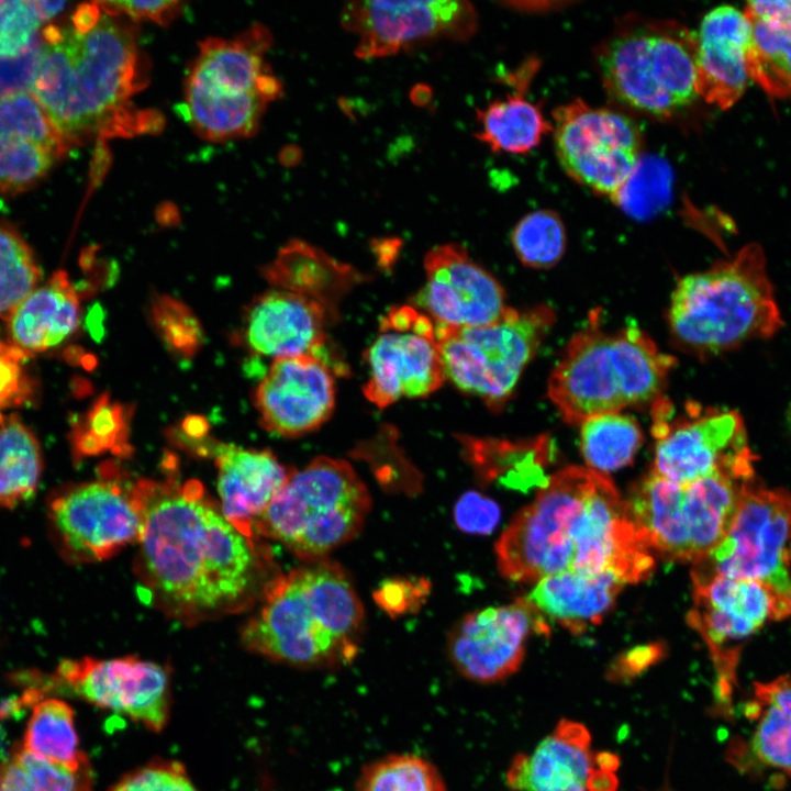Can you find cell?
I'll return each mask as SVG.
<instances>
[{
	"label": "cell",
	"instance_id": "cell-1",
	"mask_svg": "<svg viewBox=\"0 0 791 791\" xmlns=\"http://www.w3.org/2000/svg\"><path fill=\"white\" fill-rule=\"evenodd\" d=\"M137 543L151 600L185 621L236 612L279 575L269 553L237 531L196 480L154 483Z\"/></svg>",
	"mask_w": 791,
	"mask_h": 791
},
{
	"label": "cell",
	"instance_id": "cell-2",
	"mask_svg": "<svg viewBox=\"0 0 791 791\" xmlns=\"http://www.w3.org/2000/svg\"><path fill=\"white\" fill-rule=\"evenodd\" d=\"M502 577L537 582L560 573L646 580L655 560L613 482L599 471L567 467L548 477L495 543Z\"/></svg>",
	"mask_w": 791,
	"mask_h": 791
},
{
	"label": "cell",
	"instance_id": "cell-3",
	"mask_svg": "<svg viewBox=\"0 0 791 791\" xmlns=\"http://www.w3.org/2000/svg\"><path fill=\"white\" fill-rule=\"evenodd\" d=\"M42 40L30 89L68 146L159 130L158 114L132 101L148 81V63L122 16L82 3Z\"/></svg>",
	"mask_w": 791,
	"mask_h": 791
},
{
	"label": "cell",
	"instance_id": "cell-4",
	"mask_svg": "<svg viewBox=\"0 0 791 791\" xmlns=\"http://www.w3.org/2000/svg\"><path fill=\"white\" fill-rule=\"evenodd\" d=\"M365 611L343 567L328 558L279 573L242 628L245 647L298 668H337L357 656Z\"/></svg>",
	"mask_w": 791,
	"mask_h": 791
},
{
	"label": "cell",
	"instance_id": "cell-5",
	"mask_svg": "<svg viewBox=\"0 0 791 791\" xmlns=\"http://www.w3.org/2000/svg\"><path fill=\"white\" fill-rule=\"evenodd\" d=\"M668 321L678 345L701 357L776 334L782 320L761 246L747 244L729 259L681 278Z\"/></svg>",
	"mask_w": 791,
	"mask_h": 791
},
{
	"label": "cell",
	"instance_id": "cell-6",
	"mask_svg": "<svg viewBox=\"0 0 791 791\" xmlns=\"http://www.w3.org/2000/svg\"><path fill=\"white\" fill-rule=\"evenodd\" d=\"M675 358L636 326L605 332L598 319L575 334L548 380V397L570 424L660 399Z\"/></svg>",
	"mask_w": 791,
	"mask_h": 791
},
{
	"label": "cell",
	"instance_id": "cell-7",
	"mask_svg": "<svg viewBox=\"0 0 791 791\" xmlns=\"http://www.w3.org/2000/svg\"><path fill=\"white\" fill-rule=\"evenodd\" d=\"M270 32L254 25L231 37H209L185 81L186 119L202 138L214 142L253 135L282 85L267 63Z\"/></svg>",
	"mask_w": 791,
	"mask_h": 791
},
{
	"label": "cell",
	"instance_id": "cell-8",
	"mask_svg": "<svg viewBox=\"0 0 791 791\" xmlns=\"http://www.w3.org/2000/svg\"><path fill=\"white\" fill-rule=\"evenodd\" d=\"M697 41L686 25L665 19L625 18L597 53L609 96L644 115L668 119L699 97Z\"/></svg>",
	"mask_w": 791,
	"mask_h": 791
},
{
	"label": "cell",
	"instance_id": "cell-9",
	"mask_svg": "<svg viewBox=\"0 0 791 791\" xmlns=\"http://www.w3.org/2000/svg\"><path fill=\"white\" fill-rule=\"evenodd\" d=\"M370 503L366 484L346 460L320 456L293 470L255 521L254 532L312 562L326 558L360 532Z\"/></svg>",
	"mask_w": 791,
	"mask_h": 791
},
{
	"label": "cell",
	"instance_id": "cell-10",
	"mask_svg": "<svg viewBox=\"0 0 791 791\" xmlns=\"http://www.w3.org/2000/svg\"><path fill=\"white\" fill-rule=\"evenodd\" d=\"M751 480L717 471L676 483L650 471L632 486L626 511L651 553L694 564L725 538L743 487Z\"/></svg>",
	"mask_w": 791,
	"mask_h": 791
},
{
	"label": "cell",
	"instance_id": "cell-11",
	"mask_svg": "<svg viewBox=\"0 0 791 791\" xmlns=\"http://www.w3.org/2000/svg\"><path fill=\"white\" fill-rule=\"evenodd\" d=\"M554 320V311L541 305L509 308L501 319L483 326L435 325L446 379L491 410H501Z\"/></svg>",
	"mask_w": 791,
	"mask_h": 791
},
{
	"label": "cell",
	"instance_id": "cell-12",
	"mask_svg": "<svg viewBox=\"0 0 791 791\" xmlns=\"http://www.w3.org/2000/svg\"><path fill=\"white\" fill-rule=\"evenodd\" d=\"M562 169L578 183L617 204L643 158V134L628 115L575 99L553 112Z\"/></svg>",
	"mask_w": 791,
	"mask_h": 791
},
{
	"label": "cell",
	"instance_id": "cell-13",
	"mask_svg": "<svg viewBox=\"0 0 791 791\" xmlns=\"http://www.w3.org/2000/svg\"><path fill=\"white\" fill-rule=\"evenodd\" d=\"M154 483L113 477L60 492L51 502L49 517L63 550L80 561H99L138 542Z\"/></svg>",
	"mask_w": 791,
	"mask_h": 791
},
{
	"label": "cell",
	"instance_id": "cell-14",
	"mask_svg": "<svg viewBox=\"0 0 791 791\" xmlns=\"http://www.w3.org/2000/svg\"><path fill=\"white\" fill-rule=\"evenodd\" d=\"M694 571L765 582L790 595L791 494L747 482L725 538Z\"/></svg>",
	"mask_w": 791,
	"mask_h": 791
},
{
	"label": "cell",
	"instance_id": "cell-15",
	"mask_svg": "<svg viewBox=\"0 0 791 791\" xmlns=\"http://www.w3.org/2000/svg\"><path fill=\"white\" fill-rule=\"evenodd\" d=\"M655 459L650 471L676 483H688L717 471L754 478V459L742 416L733 410L689 406L670 419L669 404L655 401Z\"/></svg>",
	"mask_w": 791,
	"mask_h": 791
},
{
	"label": "cell",
	"instance_id": "cell-16",
	"mask_svg": "<svg viewBox=\"0 0 791 791\" xmlns=\"http://www.w3.org/2000/svg\"><path fill=\"white\" fill-rule=\"evenodd\" d=\"M365 360L369 375L363 392L380 409L402 398L427 397L446 380L435 323L413 307L392 308L381 317Z\"/></svg>",
	"mask_w": 791,
	"mask_h": 791
},
{
	"label": "cell",
	"instance_id": "cell-17",
	"mask_svg": "<svg viewBox=\"0 0 791 791\" xmlns=\"http://www.w3.org/2000/svg\"><path fill=\"white\" fill-rule=\"evenodd\" d=\"M342 26L357 38L361 59L398 54L437 40L464 42L475 35L478 14L468 1H350Z\"/></svg>",
	"mask_w": 791,
	"mask_h": 791
},
{
	"label": "cell",
	"instance_id": "cell-18",
	"mask_svg": "<svg viewBox=\"0 0 791 791\" xmlns=\"http://www.w3.org/2000/svg\"><path fill=\"white\" fill-rule=\"evenodd\" d=\"M56 679L91 704L121 713L159 732L169 717L171 695L167 670L133 656L63 660Z\"/></svg>",
	"mask_w": 791,
	"mask_h": 791
},
{
	"label": "cell",
	"instance_id": "cell-19",
	"mask_svg": "<svg viewBox=\"0 0 791 791\" xmlns=\"http://www.w3.org/2000/svg\"><path fill=\"white\" fill-rule=\"evenodd\" d=\"M693 608L688 623L699 632L721 668L735 657L726 645L756 633L767 621L791 614L790 595L751 579L692 570Z\"/></svg>",
	"mask_w": 791,
	"mask_h": 791
},
{
	"label": "cell",
	"instance_id": "cell-20",
	"mask_svg": "<svg viewBox=\"0 0 791 791\" xmlns=\"http://www.w3.org/2000/svg\"><path fill=\"white\" fill-rule=\"evenodd\" d=\"M424 269L425 283L413 303L435 325L483 326L501 319L509 309L502 286L460 244L432 247L424 256Z\"/></svg>",
	"mask_w": 791,
	"mask_h": 791
},
{
	"label": "cell",
	"instance_id": "cell-21",
	"mask_svg": "<svg viewBox=\"0 0 791 791\" xmlns=\"http://www.w3.org/2000/svg\"><path fill=\"white\" fill-rule=\"evenodd\" d=\"M532 631L548 633L544 619L523 598L464 616L449 632L448 658L468 680L494 683L521 666Z\"/></svg>",
	"mask_w": 791,
	"mask_h": 791
},
{
	"label": "cell",
	"instance_id": "cell-22",
	"mask_svg": "<svg viewBox=\"0 0 791 791\" xmlns=\"http://www.w3.org/2000/svg\"><path fill=\"white\" fill-rule=\"evenodd\" d=\"M254 396L266 431L285 437L301 436L317 430L333 414L334 372L321 353L277 358Z\"/></svg>",
	"mask_w": 791,
	"mask_h": 791
},
{
	"label": "cell",
	"instance_id": "cell-23",
	"mask_svg": "<svg viewBox=\"0 0 791 791\" xmlns=\"http://www.w3.org/2000/svg\"><path fill=\"white\" fill-rule=\"evenodd\" d=\"M332 319L317 302L274 289L253 299L242 319L238 342L255 356L274 359L319 354Z\"/></svg>",
	"mask_w": 791,
	"mask_h": 791
},
{
	"label": "cell",
	"instance_id": "cell-24",
	"mask_svg": "<svg viewBox=\"0 0 791 791\" xmlns=\"http://www.w3.org/2000/svg\"><path fill=\"white\" fill-rule=\"evenodd\" d=\"M753 25L743 10L720 5L709 11L695 32V83L699 97L722 110L733 107L750 79Z\"/></svg>",
	"mask_w": 791,
	"mask_h": 791
},
{
	"label": "cell",
	"instance_id": "cell-25",
	"mask_svg": "<svg viewBox=\"0 0 791 791\" xmlns=\"http://www.w3.org/2000/svg\"><path fill=\"white\" fill-rule=\"evenodd\" d=\"M215 457L221 512L237 531L254 538L255 521L282 490L293 470L269 449L222 444Z\"/></svg>",
	"mask_w": 791,
	"mask_h": 791
},
{
	"label": "cell",
	"instance_id": "cell-26",
	"mask_svg": "<svg viewBox=\"0 0 791 791\" xmlns=\"http://www.w3.org/2000/svg\"><path fill=\"white\" fill-rule=\"evenodd\" d=\"M626 583L615 573L560 572L545 577L524 598L539 615L581 634L599 624Z\"/></svg>",
	"mask_w": 791,
	"mask_h": 791
},
{
	"label": "cell",
	"instance_id": "cell-27",
	"mask_svg": "<svg viewBox=\"0 0 791 791\" xmlns=\"http://www.w3.org/2000/svg\"><path fill=\"white\" fill-rule=\"evenodd\" d=\"M79 298L67 272H55L8 317L9 342L31 356L57 346L79 324Z\"/></svg>",
	"mask_w": 791,
	"mask_h": 791
},
{
	"label": "cell",
	"instance_id": "cell-28",
	"mask_svg": "<svg viewBox=\"0 0 791 791\" xmlns=\"http://www.w3.org/2000/svg\"><path fill=\"white\" fill-rule=\"evenodd\" d=\"M261 272L276 289L290 291L321 304L334 316L338 300L357 281L358 274L321 248L290 239Z\"/></svg>",
	"mask_w": 791,
	"mask_h": 791
},
{
	"label": "cell",
	"instance_id": "cell-29",
	"mask_svg": "<svg viewBox=\"0 0 791 791\" xmlns=\"http://www.w3.org/2000/svg\"><path fill=\"white\" fill-rule=\"evenodd\" d=\"M463 456L483 484L498 482L509 488L525 490L542 483L546 465L552 457L548 439L510 442L469 435L456 436Z\"/></svg>",
	"mask_w": 791,
	"mask_h": 791
},
{
	"label": "cell",
	"instance_id": "cell-30",
	"mask_svg": "<svg viewBox=\"0 0 791 791\" xmlns=\"http://www.w3.org/2000/svg\"><path fill=\"white\" fill-rule=\"evenodd\" d=\"M521 81L515 93L477 110L479 130L475 136L492 152L525 154L553 131L541 107L524 97L526 85Z\"/></svg>",
	"mask_w": 791,
	"mask_h": 791
},
{
	"label": "cell",
	"instance_id": "cell-31",
	"mask_svg": "<svg viewBox=\"0 0 791 791\" xmlns=\"http://www.w3.org/2000/svg\"><path fill=\"white\" fill-rule=\"evenodd\" d=\"M42 471L40 444L15 414L0 412V505L12 508L36 490Z\"/></svg>",
	"mask_w": 791,
	"mask_h": 791
},
{
	"label": "cell",
	"instance_id": "cell-32",
	"mask_svg": "<svg viewBox=\"0 0 791 791\" xmlns=\"http://www.w3.org/2000/svg\"><path fill=\"white\" fill-rule=\"evenodd\" d=\"M22 745L35 755L74 769L89 765L79 747L74 710L60 699H45L33 706Z\"/></svg>",
	"mask_w": 791,
	"mask_h": 791
},
{
	"label": "cell",
	"instance_id": "cell-33",
	"mask_svg": "<svg viewBox=\"0 0 791 791\" xmlns=\"http://www.w3.org/2000/svg\"><path fill=\"white\" fill-rule=\"evenodd\" d=\"M579 426L583 459L590 469L601 474L631 464L643 442L636 420L621 412L588 417Z\"/></svg>",
	"mask_w": 791,
	"mask_h": 791
},
{
	"label": "cell",
	"instance_id": "cell-34",
	"mask_svg": "<svg viewBox=\"0 0 791 791\" xmlns=\"http://www.w3.org/2000/svg\"><path fill=\"white\" fill-rule=\"evenodd\" d=\"M90 765L78 769L33 754L22 743L0 765V791H92Z\"/></svg>",
	"mask_w": 791,
	"mask_h": 791
},
{
	"label": "cell",
	"instance_id": "cell-35",
	"mask_svg": "<svg viewBox=\"0 0 791 791\" xmlns=\"http://www.w3.org/2000/svg\"><path fill=\"white\" fill-rule=\"evenodd\" d=\"M592 762L589 747L547 736L530 758V791H586Z\"/></svg>",
	"mask_w": 791,
	"mask_h": 791
},
{
	"label": "cell",
	"instance_id": "cell-36",
	"mask_svg": "<svg viewBox=\"0 0 791 791\" xmlns=\"http://www.w3.org/2000/svg\"><path fill=\"white\" fill-rule=\"evenodd\" d=\"M354 791H447L439 769L414 754H389L365 765Z\"/></svg>",
	"mask_w": 791,
	"mask_h": 791
},
{
	"label": "cell",
	"instance_id": "cell-37",
	"mask_svg": "<svg viewBox=\"0 0 791 791\" xmlns=\"http://www.w3.org/2000/svg\"><path fill=\"white\" fill-rule=\"evenodd\" d=\"M751 25V81L769 96L791 99V29H773L756 22Z\"/></svg>",
	"mask_w": 791,
	"mask_h": 791
},
{
	"label": "cell",
	"instance_id": "cell-38",
	"mask_svg": "<svg viewBox=\"0 0 791 791\" xmlns=\"http://www.w3.org/2000/svg\"><path fill=\"white\" fill-rule=\"evenodd\" d=\"M0 136L40 145L58 156L68 148L41 103L24 90L0 97Z\"/></svg>",
	"mask_w": 791,
	"mask_h": 791
},
{
	"label": "cell",
	"instance_id": "cell-39",
	"mask_svg": "<svg viewBox=\"0 0 791 791\" xmlns=\"http://www.w3.org/2000/svg\"><path fill=\"white\" fill-rule=\"evenodd\" d=\"M513 248L520 260L532 268L545 269L556 265L566 248V232L558 214L537 210L526 214L511 234Z\"/></svg>",
	"mask_w": 791,
	"mask_h": 791
},
{
	"label": "cell",
	"instance_id": "cell-40",
	"mask_svg": "<svg viewBox=\"0 0 791 791\" xmlns=\"http://www.w3.org/2000/svg\"><path fill=\"white\" fill-rule=\"evenodd\" d=\"M41 279L33 252L13 230L0 225V317H8Z\"/></svg>",
	"mask_w": 791,
	"mask_h": 791
},
{
	"label": "cell",
	"instance_id": "cell-41",
	"mask_svg": "<svg viewBox=\"0 0 791 791\" xmlns=\"http://www.w3.org/2000/svg\"><path fill=\"white\" fill-rule=\"evenodd\" d=\"M131 410L100 396L74 428V444L79 455H94L110 448L123 450Z\"/></svg>",
	"mask_w": 791,
	"mask_h": 791
},
{
	"label": "cell",
	"instance_id": "cell-42",
	"mask_svg": "<svg viewBox=\"0 0 791 791\" xmlns=\"http://www.w3.org/2000/svg\"><path fill=\"white\" fill-rule=\"evenodd\" d=\"M57 157L40 145L0 136V192L16 193L34 186Z\"/></svg>",
	"mask_w": 791,
	"mask_h": 791
},
{
	"label": "cell",
	"instance_id": "cell-43",
	"mask_svg": "<svg viewBox=\"0 0 791 791\" xmlns=\"http://www.w3.org/2000/svg\"><path fill=\"white\" fill-rule=\"evenodd\" d=\"M152 320L167 349L177 357L191 359L201 348L200 321L182 301L159 294L152 302Z\"/></svg>",
	"mask_w": 791,
	"mask_h": 791
},
{
	"label": "cell",
	"instance_id": "cell-44",
	"mask_svg": "<svg viewBox=\"0 0 791 791\" xmlns=\"http://www.w3.org/2000/svg\"><path fill=\"white\" fill-rule=\"evenodd\" d=\"M751 747L764 765L791 775V714L762 706Z\"/></svg>",
	"mask_w": 791,
	"mask_h": 791
},
{
	"label": "cell",
	"instance_id": "cell-45",
	"mask_svg": "<svg viewBox=\"0 0 791 791\" xmlns=\"http://www.w3.org/2000/svg\"><path fill=\"white\" fill-rule=\"evenodd\" d=\"M668 185L667 168L643 157L625 186L617 205L634 216L649 215L660 207L659 201L667 197Z\"/></svg>",
	"mask_w": 791,
	"mask_h": 791
},
{
	"label": "cell",
	"instance_id": "cell-46",
	"mask_svg": "<svg viewBox=\"0 0 791 791\" xmlns=\"http://www.w3.org/2000/svg\"><path fill=\"white\" fill-rule=\"evenodd\" d=\"M41 22L33 1H0V58L26 53Z\"/></svg>",
	"mask_w": 791,
	"mask_h": 791
},
{
	"label": "cell",
	"instance_id": "cell-47",
	"mask_svg": "<svg viewBox=\"0 0 791 791\" xmlns=\"http://www.w3.org/2000/svg\"><path fill=\"white\" fill-rule=\"evenodd\" d=\"M109 791H199L185 767L174 760L156 759L125 773Z\"/></svg>",
	"mask_w": 791,
	"mask_h": 791
},
{
	"label": "cell",
	"instance_id": "cell-48",
	"mask_svg": "<svg viewBox=\"0 0 791 791\" xmlns=\"http://www.w3.org/2000/svg\"><path fill=\"white\" fill-rule=\"evenodd\" d=\"M29 355L10 342L0 341V411L29 403L35 394V382L25 363Z\"/></svg>",
	"mask_w": 791,
	"mask_h": 791
},
{
	"label": "cell",
	"instance_id": "cell-49",
	"mask_svg": "<svg viewBox=\"0 0 791 791\" xmlns=\"http://www.w3.org/2000/svg\"><path fill=\"white\" fill-rule=\"evenodd\" d=\"M457 527L471 535H488L498 525L500 508L490 498L468 491L460 495L454 508Z\"/></svg>",
	"mask_w": 791,
	"mask_h": 791
},
{
	"label": "cell",
	"instance_id": "cell-50",
	"mask_svg": "<svg viewBox=\"0 0 791 791\" xmlns=\"http://www.w3.org/2000/svg\"><path fill=\"white\" fill-rule=\"evenodd\" d=\"M428 590L430 583L423 579H393L380 586L374 595L389 615H401L419 608Z\"/></svg>",
	"mask_w": 791,
	"mask_h": 791
},
{
	"label": "cell",
	"instance_id": "cell-51",
	"mask_svg": "<svg viewBox=\"0 0 791 791\" xmlns=\"http://www.w3.org/2000/svg\"><path fill=\"white\" fill-rule=\"evenodd\" d=\"M666 647L654 643L635 647L616 657L606 670V679L613 683H630L665 656Z\"/></svg>",
	"mask_w": 791,
	"mask_h": 791
},
{
	"label": "cell",
	"instance_id": "cell-52",
	"mask_svg": "<svg viewBox=\"0 0 791 791\" xmlns=\"http://www.w3.org/2000/svg\"><path fill=\"white\" fill-rule=\"evenodd\" d=\"M101 8L116 16L132 21H153L160 25L171 22L182 10L179 1H101Z\"/></svg>",
	"mask_w": 791,
	"mask_h": 791
},
{
	"label": "cell",
	"instance_id": "cell-53",
	"mask_svg": "<svg viewBox=\"0 0 791 791\" xmlns=\"http://www.w3.org/2000/svg\"><path fill=\"white\" fill-rule=\"evenodd\" d=\"M743 11L751 22L773 29H791V0L749 1Z\"/></svg>",
	"mask_w": 791,
	"mask_h": 791
},
{
	"label": "cell",
	"instance_id": "cell-54",
	"mask_svg": "<svg viewBox=\"0 0 791 791\" xmlns=\"http://www.w3.org/2000/svg\"><path fill=\"white\" fill-rule=\"evenodd\" d=\"M505 781L512 791H530V757L526 754L519 753L512 758Z\"/></svg>",
	"mask_w": 791,
	"mask_h": 791
},
{
	"label": "cell",
	"instance_id": "cell-55",
	"mask_svg": "<svg viewBox=\"0 0 791 791\" xmlns=\"http://www.w3.org/2000/svg\"><path fill=\"white\" fill-rule=\"evenodd\" d=\"M553 734L571 743L590 748V733L588 728L579 722L561 718L557 723Z\"/></svg>",
	"mask_w": 791,
	"mask_h": 791
},
{
	"label": "cell",
	"instance_id": "cell-56",
	"mask_svg": "<svg viewBox=\"0 0 791 791\" xmlns=\"http://www.w3.org/2000/svg\"><path fill=\"white\" fill-rule=\"evenodd\" d=\"M619 779L612 772L592 769L587 782L586 789L588 791H617Z\"/></svg>",
	"mask_w": 791,
	"mask_h": 791
},
{
	"label": "cell",
	"instance_id": "cell-57",
	"mask_svg": "<svg viewBox=\"0 0 791 791\" xmlns=\"http://www.w3.org/2000/svg\"><path fill=\"white\" fill-rule=\"evenodd\" d=\"M178 428L187 437L202 439L208 434L209 423L203 416L191 414L183 419Z\"/></svg>",
	"mask_w": 791,
	"mask_h": 791
},
{
	"label": "cell",
	"instance_id": "cell-58",
	"mask_svg": "<svg viewBox=\"0 0 791 791\" xmlns=\"http://www.w3.org/2000/svg\"><path fill=\"white\" fill-rule=\"evenodd\" d=\"M593 761L600 770L613 773L620 768L621 757L615 753L602 750L593 754Z\"/></svg>",
	"mask_w": 791,
	"mask_h": 791
},
{
	"label": "cell",
	"instance_id": "cell-59",
	"mask_svg": "<svg viewBox=\"0 0 791 791\" xmlns=\"http://www.w3.org/2000/svg\"><path fill=\"white\" fill-rule=\"evenodd\" d=\"M33 3L42 21L55 16L67 4L64 1H33Z\"/></svg>",
	"mask_w": 791,
	"mask_h": 791
},
{
	"label": "cell",
	"instance_id": "cell-60",
	"mask_svg": "<svg viewBox=\"0 0 791 791\" xmlns=\"http://www.w3.org/2000/svg\"><path fill=\"white\" fill-rule=\"evenodd\" d=\"M411 97L415 104L424 105L431 100V90L428 87L420 85L412 89Z\"/></svg>",
	"mask_w": 791,
	"mask_h": 791
},
{
	"label": "cell",
	"instance_id": "cell-61",
	"mask_svg": "<svg viewBox=\"0 0 791 791\" xmlns=\"http://www.w3.org/2000/svg\"><path fill=\"white\" fill-rule=\"evenodd\" d=\"M658 791H675V790L668 783H665V786Z\"/></svg>",
	"mask_w": 791,
	"mask_h": 791
},
{
	"label": "cell",
	"instance_id": "cell-62",
	"mask_svg": "<svg viewBox=\"0 0 791 791\" xmlns=\"http://www.w3.org/2000/svg\"><path fill=\"white\" fill-rule=\"evenodd\" d=\"M790 599H791V594H790Z\"/></svg>",
	"mask_w": 791,
	"mask_h": 791
}]
</instances>
